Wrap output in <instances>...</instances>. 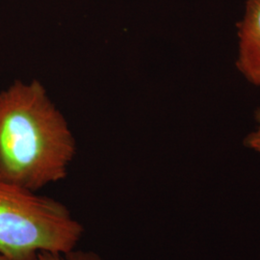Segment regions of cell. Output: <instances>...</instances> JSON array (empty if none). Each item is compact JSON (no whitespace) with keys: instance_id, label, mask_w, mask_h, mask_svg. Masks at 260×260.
Instances as JSON below:
<instances>
[{"instance_id":"6da1fadb","label":"cell","mask_w":260,"mask_h":260,"mask_svg":"<svg viewBox=\"0 0 260 260\" xmlns=\"http://www.w3.org/2000/svg\"><path fill=\"white\" fill-rule=\"evenodd\" d=\"M75 154V139L40 84L0 93V180L37 192L65 178Z\"/></svg>"},{"instance_id":"7a4b0ae2","label":"cell","mask_w":260,"mask_h":260,"mask_svg":"<svg viewBox=\"0 0 260 260\" xmlns=\"http://www.w3.org/2000/svg\"><path fill=\"white\" fill-rule=\"evenodd\" d=\"M83 234V224L67 205L0 180V253L7 259L73 251Z\"/></svg>"},{"instance_id":"3957f363","label":"cell","mask_w":260,"mask_h":260,"mask_svg":"<svg viewBox=\"0 0 260 260\" xmlns=\"http://www.w3.org/2000/svg\"><path fill=\"white\" fill-rule=\"evenodd\" d=\"M237 37L236 69L249 83L260 87V0H247Z\"/></svg>"},{"instance_id":"277c9868","label":"cell","mask_w":260,"mask_h":260,"mask_svg":"<svg viewBox=\"0 0 260 260\" xmlns=\"http://www.w3.org/2000/svg\"><path fill=\"white\" fill-rule=\"evenodd\" d=\"M36 260H104L103 257L92 251L73 250L67 252H42Z\"/></svg>"},{"instance_id":"5b68a950","label":"cell","mask_w":260,"mask_h":260,"mask_svg":"<svg viewBox=\"0 0 260 260\" xmlns=\"http://www.w3.org/2000/svg\"><path fill=\"white\" fill-rule=\"evenodd\" d=\"M254 120L256 122V127L245 137L244 146L260 153V106L254 112Z\"/></svg>"},{"instance_id":"8992f818","label":"cell","mask_w":260,"mask_h":260,"mask_svg":"<svg viewBox=\"0 0 260 260\" xmlns=\"http://www.w3.org/2000/svg\"><path fill=\"white\" fill-rule=\"evenodd\" d=\"M0 260H8L4 255H2L1 253H0Z\"/></svg>"}]
</instances>
